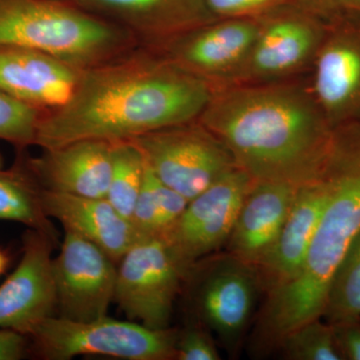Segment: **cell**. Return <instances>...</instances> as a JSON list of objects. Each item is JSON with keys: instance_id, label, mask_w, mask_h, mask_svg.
Masks as SVG:
<instances>
[{"instance_id": "6da1fadb", "label": "cell", "mask_w": 360, "mask_h": 360, "mask_svg": "<svg viewBox=\"0 0 360 360\" xmlns=\"http://www.w3.org/2000/svg\"><path fill=\"white\" fill-rule=\"evenodd\" d=\"M206 82L139 45L82 71L70 103L45 113L35 146L78 141H131L155 130L198 120L210 103Z\"/></svg>"}, {"instance_id": "7a4b0ae2", "label": "cell", "mask_w": 360, "mask_h": 360, "mask_svg": "<svg viewBox=\"0 0 360 360\" xmlns=\"http://www.w3.org/2000/svg\"><path fill=\"white\" fill-rule=\"evenodd\" d=\"M198 120L255 181L296 186L319 176L333 131L309 75L215 90Z\"/></svg>"}, {"instance_id": "3957f363", "label": "cell", "mask_w": 360, "mask_h": 360, "mask_svg": "<svg viewBox=\"0 0 360 360\" xmlns=\"http://www.w3.org/2000/svg\"><path fill=\"white\" fill-rule=\"evenodd\" d=\"M319 175L328 205L297 276L264 296L251 331L253 356L277 352L284 336L323 314L333 277L360 231V123L333 127Z\"/></svg>"}, {"instance_id": "277c9868", "label": "cell", "mask_w": 360, "mask_h": 360, "mask_svg": "<svg viewBox=\"0 0 360 360\" xmlns=\"http://www.w3.org/2000/svg\"><path fill=\"white\" fill-rule=\"evenodd\" d=\"M127 30L63 0H0V46L22 47L86 70L139 46Z\"/></svg>"}, {"instance_id": "5b68a950", "label": "cell", "mask_w": 360, "mask_h": 360, "mask_svg": "<svg viewBox=\"0 0 360 360\" xmlns=\"http://www.w3.org/2000/svg\"><path fill=\"white\" fill-rule=\"evenodd\" d=\"M179 331L153 329L117 321L108 315L80 322L51 316L28 336L30 352L40 359L68 360L79 355H103L127 360L175 359Z\"/></svg>"}, {"instance_id": "8992f818", "label": "cell", "mask_w": 360, "mask_h": 360, "mask_svg": "<svg viewBox=\"0 0 360 360\" xmlns=\"http://www.w3.org/2000/svg\"><path fill=\"white\" fill-rule=\"evenodd\" d=\"M191 272L196 276L193 307L198 321L234 356L264 295L257 266L224 251L196 262Z\"/></svg>"}, {"instance_id": "52a82bcc", "label": "cell", "mask_w": 360, "mask_h": 360, "mask_svg": "<svg viewBox=\"0 0 360 360\" xmlns=\"http://www.w3.org/2000/svg\"><path fill=\"white\" fill-rule=\"evenodd\" d=\"M255 20L257 35L231 86L309 77L326 37L328 21L298 4L278 7Z\"/></svg>"}, {"instance_id": "ba28073f", "label": "cell", "mask_w": 360, "mask_h": 360, "mask_svg": "<svg viewBox=\"0 0 360 360\" xmlns=\"http://www.w3.org/2000/svg\"><path fill=\"white\" fill-rule=\"evenodd\" d=\"M115 300L130 319L170 328L174 304L193 267L165 236L139 238L118 260Z\"/></svg>"}, {"instance_id": "9c48e42d", "label": "cell", "mask_w": 360, "mask_h": 360, "mask_svg": "<svg viewBox=\"0 0 360 360\" xmlns=\"http://www.w3.org/2000/svg\"><path fill=\"white\" fill-rule=\"evenodd\" d=\"M156 179L191 200L238 168L231 153L200 120L131 139Z\"/></svg>"}, {"instance_id": "30bf717a", "label": "cell", "mask_w": 360, "mask_h": 360, "mask_svg": "<svg viewBox=\"0 0 360 360\" xmlns=\"http://www.w3.org/2000/svg\"><path fill=\"white\" fill-rule=\"evenodd\" d=\"M257 32V21L253 18H217L149 49L215 91L233 84Z\"/></svg>"}, {"instance_id": "8fae6325", "label": "cell", "mask_w": 360, "mask_h": 360, "mask_svg": "<svg viewBox=\"0 0 360 360\" xmlns=\"http://www.w3.org/2000/svg\"><path fill=\"white\" fill-rule=\"evenodd\" d=\"M255 184L250 175L236 168L189 200L165 236L188 266L225 248L241 205Z\"/></svg>"}, {"instance_id": "7c38bea8", "label": "cell", "mask_w": 360, "mask_h": 360, "mask_svg": "<svg viewBox=\"0 0 360 360\" xmlns=\"http://www.w3.org/2000/svg\"><path fill=\"white\" fill-rule=\"evenodd\" d=\"M52 270L58 316L80 322L106 316L115 300L117 267L105 251L65 231Z\"/></svg>"}, {"instance_id": "4fadbf2b", "label": "cell", "mask_w": 360, "mask_h": 360, "mask_svg": "<svg viewBox=\"0 0 360 360\" xmlns=\"http://www.w3.org/2000/svg\"><path fill=\"white\" fill-rule=\"evenodd\" d=\"M309 84L331 127L360 123V14L328 21Z\"/></svg>"}, {"instance_id": "5bb4252c", "label": "cell", "mask_w": 360, "mask_h": 360, "mask_svg": "<svg viewBox=\"0 0 360 360\" xmlns=\"http://www.w3.org/2000/svg\"><path fill=\"white\" fill-rule=\"evenodd\" d=\"M56 239L28 229L20 264L0 285V328L30 336L56 309L51 253Z\"/></svg>"}, {"instance_id": "9a60e30c", "label": "cell", "mask_w": 360, "mask_h": 360, "mask_svg": "<svg viewBox=\"0 0 360 360\" xmlns=\"http://www.w3.org/2000/svg\"><path fill=\"white\" fill-rule=\"evenodd\" d=\"M84 11L120 26L139 44L155 46L217 20L206 0H72Z\"/></svg>"}, {"instance_id": "2e32d148", "label": "cell", "mask_w": 360, "mask_h": 360, "mask_svg": "<svg viewBox=\"0 0 360 360\" xmlns=\"http://www.w3.org/2000/svg\"><path fill=\"white\" fill-rule=\"evenodd\" d=\"M82 71L45 52L0 46V89L44 113L70 103Z\"/></svg>"}, {"instance_id": "e0dca14e", "label": "cell", "mask_w": 360, "mask_h": 360, "mask_svg": "<svg viewBox=\"0 0 360 360\" xmlns=\"http://www.w3.org/2000/svg\"><path fill=\"white\" fill-rule=\"evenodd\" d=\"M112 142L85 139L42 149L25 158L42 189L82 198H106L111 175Z\"/></svg>"}, {"instance_id": "ac0fdd59", "label": "cell", "mask_w": 360, "mask_h": 360, "mask_svg": "<svg viewBox=\"0 0 360 360\" xmlns=\"http://www.w3.org/2000/svg\"><path fill=\"white\" fill-rule=\"evenodd\" d=\"M328 198V184L321 175L298 187L276 245L257 267L264 295L290 283L302 269Z\"/></svg>"}, {"instance_id": "d6986e66", "label": "cell", "mask_w": 360, "mask_h": 360, "mask_svg": "<svg viewBox=\"0 0 360 360\" xmlns=\"http://www.w3.org/2000/svg\"><path fill=\"white\" fill-rule=\"evenodd\" d=\"M298 187L255 181L241 205L225 251L255 266L262 264L276 245Z\"/></svg>"}, {"instance_id": "ffe728a7", "label": "cell", "mask_w": 360, "mask_h": 360, "mask_svg": "<svg viewBox=\"0 0 360 360\" xmlns=\"http://www.w3.org/2000/svg\"><path fill=\"white\" fill-rule=\"evenodd\" d=\"M45 214L105 251L115 262L136 240L130 220L122 217L106 198H82L41 188Z\"/></svg>"}, {"instance_id": "44dd1931", "label": "cell", "mask_w": 360, "mask_h": 360, "mask_svg": "<svg viewBox=\"0 0 360 360\" xmlns=\"http://www.w3.org/2000/svg\"><path fill=\"white\" fill-rule=\"evenodd\" d=\"M13 167L0 168V220L20 222L56 239L41 201V187L28 169L23 150Z\"/></svg>"}, {"instance_id": "7402d4cb", "label": "cell", "mask_w": 360, "mask_h": 360, "mask_svg": "<svg viewBox=\"0 0 360 360\" xmlns=\"http://www.w3.org/2000/svg\"><path fill=\"white\" fill-rule=\"evenodd\" d=\"M146 172V160L134 142H112L111 175L106 200L129 220L131 219Z\"/></svg>"}, {"instance_id": "603a6c76", "label": "cell", "mask_w": 360, "mask_h": 360, "mask_svg": "<svg viewBox=\"0 0 360 360\" xmlns=\"http://www.w3.org/2000/svg\"><path fill=\"white\" fill-rule=\"evenodd\" d=\"M321 319L330 324L360 319V231L333 277Z\"/></svg>"}, {"instance_id": "cb8c5ba5", "label": "cell", "mask_w": 360, "mask_h": 360, "mask_svg": "<svg viewBox=\"0 0 360 360\" xmlns=\"http://www.w3.org/2000/svg\"><path fill=\"white\" fill-rule=\"evenodd\" d=\"M277 352L288 360H343L333 326L322 319L293 329L284 336Z\"/></svg>"}, {"instance_id": "d4e9b609", "label": "cell", "mask_w": 360, "mask_h": 360, "mask_svg": "<svg viewBox=\"0 0 360 360\" xmlns=\"http://www.w3.org/2000/svg\"><path fill=\"white\" fill-rule=\"evenodd\" d=\"M44 115L0 89V141L13 144L18 150L35 146Z\"/></svg>"}, {"instance_id": "484cf974", "label": "cell", "mask_w": 360, "mask_h": 360, "mask_svg": "<svg viewBox=\"0 0 360 360\" xmlns=\"http://www.w3.org/2000/svg\"><path fill=\"white\" fill-rule=\"evenodd\" d=\"M137 238L165 236L160 205L155 191V176L146 165V177L135 203L131 219Z\"/></svg>"}, {"instance_id": "4316f807", "label": "cell", "mask_w": 360, "mask_h": 360, "mask_svg": "<svg viewBox=\"0 0 360 360\" xmlns=\"http://www.w3.org/2000/svg\"><path fill=\"white\" fill-rule=\"evenodd\" d=\"M175 359L219 360L221 357L213 340L212 333L200 324L179 331Z\"/></svg>"}, {"instance_id": "83f0119b", "label": "cell", "mask_w": 360, "mask_h": 360, "mask_svg": "<svg viewBox=\"0 0 360 360\" xmlns=\"http://www.w3.org/2000/svg\"><path fill=\"white\" fill-rule=\"evenodd\" d=\"M217 18H255L278 7L302 4L300 0H206Z\"/></svg>"}, {"instance_id": "f1b7e54d", "label": "cell", "mask_w": 360, "mask_h": 360, "mask_svg": "<svg viewBox=\"0 0 360 360\" xmlns=\"http://www.w3.org/2000/svg\"><path fill=\"white\" fill-rule=\"evenodd\" d=\"M331 326L343 360H360V319Z\"/></svg>"}, {"instance_id": "f546056e", "label": "cell", "mask_w": 360, "mask_h": 360, "mask_svg": "<svg viewBox=\"0 0 360 360\" xmlns=\"http://www.w3.org/2000/svg\"><path fill=\"white\" fill-rule=\"evenodd\" d=\"M300 4L328 22L345 14H360V0H300Z\"/></svg>"}, {"instance_id": "4dcf8cb0", "label": "cell", "mask_w": 360, "mask_h": 360, "mask_svg": "<svg viewBox=\"0 0 360 360\" xmlns=\"http://www.w3.org/2000/svg\"><path fill=\"white\" fill-rule=\"evenodd\" d=\"M30 354V340L11 329L0 328V360H20Z\"/></svg>"}, {"instance_id": "1f68e13d", "label": "cell", "mask_w": 360, "mask_h": 360, "mask_svg": "<svg viewBox=\"0 0 360 360\" xmlns=\"http://www.w3.org/2000/svg\"><path fill=\"white\" fill-rule=\"evenodd\" d=\"M11 258L8 251L0 248V276L6 274L7 269L11 264Z\"/></svg>"}, {"instance_id": "d6a6232c", "label": "cell", "mask_w": 360, "mask_h": 360, "mask_svg": "<svg viewBox=\"0 0 360 360\" xmlns=\"http://www.w3.org/2000/svg\"><path fill=\"white\" fill-rule=\"evenodd\" d=\"M4 167V160H2V156L0 155V168Z\"/></svg>"}, {"instance_id": "836d02e7", "label": "cell", "mask_w": 360, "mask_h": 360, "mask_svg": "<svg viewBox=\"0 0 360 360\" xmlns=\"http://www.w3.org/2000/svg\"><path fill=\"white\" fill-rule=\"evenodd\" d=\"M63 1H72V0H63Z\"/></svg>"}]
</instances>
